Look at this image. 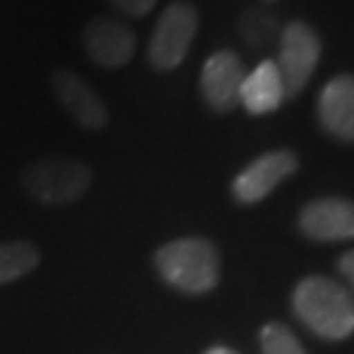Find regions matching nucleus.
<instances>
[{
	"instance_id": "obj_1",
	"label": "nucleus",
	"mask_w": 354,
	"mask_h": 354,
	"mask_svg": "<svg viewBox=\"0 0 354 354\" xmlns=\"http://www.w3.org/2000/svg\"><path fill=\"white\" fill-rule=\"evenodd\" d=\"M292 311L325 341H343L354 334V295L329 277L302 279L292 290Z\"/></svg>"
},
{
	"instance_id": "obj_2",
	"label": "nucleus",
	"mask_w": 354,
	"mask_h": 354,
	"mask_svg": "<svg viewBox=\"0 0 354 354\" xmlns=\"http://www.w3.org/2000/svg\"><path fill=\"white\" fill-rule=\"evenodd\" d=\"M156 270L171 288L203 295L220 281V252L203 238L171 240L156 252Z\"/></svg>"
},
{
	"instance_id": "obj_3",
	"label": "nucleus",
	"mask_w": 354,
	"mask_h": 354,
	"mask_svg": "<svg viewBox=\"0 0 354 354\" xmlns=\"http://www.w3.org/2000/svg\"><path fill=\"white\" fill-rule=\"evenodd\" d=\"M24 187L44 206H69L85 197L92 185V169L73 158L48 156L24 169Z\"/></svg>"
},
{
	"instance_id": "obj_4",
	"label": "nucleus",
	"mask_w": 354,
	"mask_h": 354,
	"mask_svg": "<svg viewBox=\"0 0 354 354\" xmlns=\"http://www.w3.org/2000/svg\"><path fill=\"white\" fill-rule=\"evenodd\" d=\"M199 30V12L187 0L165 7L149 41V62L158 71H171L183 62Z\"/></svg>"
},
{
	"instance_id": "obj_5",
	"label": "nucleus",
	"mask_w": 354,
	"mask_h": 354,
	"mask_svg": "<svg viewBox=\"0 0 354 354\" xmlns=\"http://www.w3.org/2000/svg\"><path fill=\"white\" fill-rule=\"evenodd\" d=\"M322 44L318 32L304 21H290L279 35V57L277 69L281 73L286 99H295L302 94L306 82L311 80L318 66Z\"/></svg>"
},
{
	"instance_id": "obj_6",
	"label": "nucleus",
	"mask_w": 354,
	"mask_h": 354,
	"mask_svg": "<svg viewBox=\"0 0 354 354\" xmlns=\"http://www.w3.org/2000/svg\"><path fill=\"white\" fill-rule=\"evenodd\" d=\"M297 156L288 149L268 151L250 162L233 178L231 192L240 203H256L266 199L274 187L297 171Z\"/></svg>"
},
{
	"instance_id": "obj_7",
	"label": "nucleus",
	"mask_w": 354,
	"mask_h": 354,
	"mask_svg": "<svg viewBox=\"0 0 354 354\" xmlns=\"http://www.w3.org/2000/svg\"><path fill=\"white\" fill-rule=\"evenodd\" d=\"M247 76L233 50H217L203 62L199 87L206 105L217 115L231 112L240 103V85Z\"/></svg>"
},
{
	"instance_id": "obj_8",
	"label": "nucleus",
	"mask_w": 354,
	"mask_h": 354,
	"mask_svg": "<svg viewBox=\"0 0 354 354\" xmlns=\"http://www.w3.org/2000/svg\"><path fill=\"white\" fill-rule=\"evenodd\" d=\"M50 87L55 92L59 105L66 110L73 122L80 124L87 131H99L108 124V108H105L99 92L82 80L78 73L69 69H57L50 76Z\"/></svg>"
},
{
	"instance_id": "obj_9",
	"label": "nucleus",
	"mask_w": 354,
	"mask_h": 354,
	"mask_svg": "<svg viewBox=\"0 0 354 354\" xmlns=\"http://www.w3.org/2000/svg\"><path fill=\"white\" fill-rule=\"evenodd\" d=\"M135 32L115 19L96 17L82 30V48L103 69L126 66L135 55Z\"/></svg>"
},
{
	"instance_id": "obj_10",
	"label": "nucleus",
	"mask_w": 354,
	"mask_h": 354,
	"mask_svg": "<svg viewBox=\"0 0 354 354\" xmlns=\"http://www.w3.org/2000/svg\"><path fill=\"white\" fill-rule=\"evenodd\" d=\"M299 229L318 243H341L354 238V203L338 197H325L306 203L299 215Z\"/></svg>"
},
{
	"instance_id": "obj_11",
	"label": "nucleus",
	"mask_w": 354,
	"mask_h": 354,
	"mask_svg": "<svg viewBox=\"0 0 354 354\" xmlns=\"http://www.w3.org/2000/svg\"><path fill=\"white\" fill-rule=\"evenodd\" d=\"M318 119L331 138L354 142V76L331 78L318 96Z\"/></svg>"
},
{
	"instance_id": "obj_12",
	"label": "nucleus",
	"mask_w": 354,
	"mask_h": 354,
	"mask_svg": "<svg viewBox=\"0 0 354 354\" xmlns=\"http://www.w3.org/2000/svg\"><path fill=\"white\" fill-rule=\"evenodd\" d=\"M286 101V87L274 59H263L240 85V103L254 117L270 115Z\"/></svg>"
},
{
	"instance_id": "obj_13",
	"label": "nucleus",
	"mask_w": 354,
	"mask_h": 354,
	"mask_svg": "<svg viewBox=\"0 0 354 354\" xmlns=\"http://www.w3.org/2000/svg\"><path fill=\"white\" fill-rule=\"evenodd\" d=\"M238 32L247 46L266 48L281 35V30H279V17L270 7H250V10L240 14Z\"/></svg>"
},
{
	"instance_id": "obj_14",
	"label": "nucleus",
	"mask_w": 354,
	"mask_h": 354,
	"mask_svg": "<svg viewBox=\"0 0 354 354\" xmlns=\"http://www.w3.org/2000/svg\"><path fill=\"white\" fill-rule=\"evenodd\" d=\"M39 266V250L26 240L0 243V286L30 274Z\"/></svg>"
},
{
	"instance_id": "obj_15",
	"label": "nucleus",
	"mask_w": 354,
	"mask_h": 354,
	"mask_svg": "<svg viewBox=\"0 0 354 354\" xmlns=\"http://www.w3.org/2000/svg\"><path fill=\"white\" fill-rule=\"evenodd\" d=\"M259 336L263 354H306L299 338L281 322H268Z\"/></svg>"
},
{
	"instance_id": "obj_16",
	"label": "nucleus",
	"mask_w": 354,
	"mask_h": 354,
	"mask_svg": "<svg viewBox=\"0 0 354 354\" xmlns=\"http://www.w3.org/2000/svg\"><path fill=\"white\" fill-rule=\"evenodd\" d=\"M110 5L128 17H147L158 5V0H110Z\"/></svg>"
},
{
	"instance_id": "obj_17",
	"label": "nucleus",
	"mask_w": 354,
	"mask_h": 354,
	"mask_svg": "<svg viewBox=\"0 0 354 354\" xmlns=\"http://www.w3.org/2000/svg\"><path fill=\"white\" fill-rule=\"evenodd\" d=\"M338 272H341L345 281L354 288V250L345 252L341 259H338Z\"/></svg>"
},
{
	"instance_id": "obj_18",
	"label": "nucleus",
	"mask_w": 354,
	"mask_h": 354,
	"mask_svg": "<svg viewBox=\"0 0 354 354\" xmlns=\"http://www.w3.org/2000/svg\"><path fill=\"white\" fill-rule=\"evenodd\" d=\"M203 354H238V352H236V350H231V348H224V345H215V348L206 350Z\"/></svg>"
}]
</instances>
